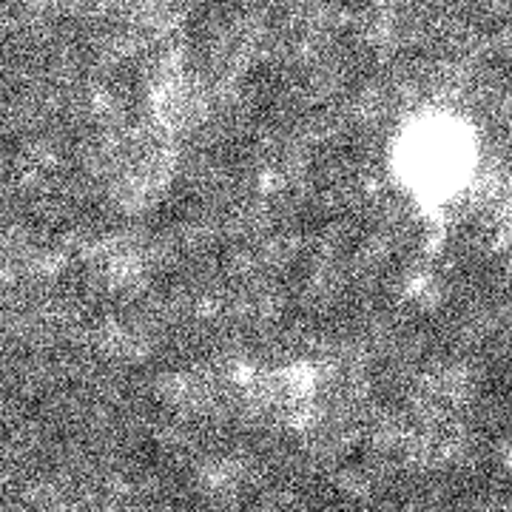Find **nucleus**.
I'll use <instances>...</instances> for the list:
<instances>
[{
  "label": "nucleus",
  "mask_w": 512,
  "mask_h": 512,
  "mask_svg": "<svg viewBox=\"0 0 512 512\" xmlns=\"http://www.w3.org/2000/svg\"><path fill=\"white\" fill-rule=\"evenodd\" d=\"M390 168L410 200L424 208H444L461 200L476 180V128L453 111H419L396 131Z\"/></svg>",
  "instance_id": "nucleus-1"
}]
</instances>
